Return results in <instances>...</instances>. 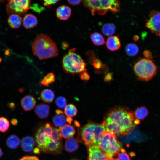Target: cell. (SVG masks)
<instances>
[{"instance_id": "obj_17", "label": "cell", "mask_w": 160, "mask_h": 160, "mask_svg": "<svg viewBox=\"0 0 160 160\" xmlns=\"http://www.w3.org/2000/svg\"><path fill=\"white\" fill-rule=\"evenodd\" d=\"M71 14V10L68 6L63 5L58 7L56 11L57 17L61 20H67Z\"/></svg>"}, {"instance_id": "obj_20", "label": "cell", "mask_w": 160, "mask_h": 160, "mask_svg": "<svg viewBox=\"0 0 160 160\" xmlns=\"http://www.w3.org/2000/svg\"><path fill=\"white\" fill-rule=\"evenodd\" d=\"M20 143L19 138L16 135L12 134L9 136L7 139L6 143L9 148L15 149L19 145Z\"/></svg>"}, {"instance_id": "obj_4", "label": "cell", "mask_w": 160, "mask_h": 160, "mask_svg": "<svg viewBox=\"0 0 160 160\" xmlns=\"http://www.w3.org/2000/svg\"><path fill=\"white\" fill-rule=\"evenodd\" d=\"M105 130L102 124L89 123L81 129V139L85 144L89 147L98 146Z\"/></svg>"}, {"instance_id": "obj_30", "label": "cell", "mask_w": 160, "mask_h": 160, "mask_svg": "<svg viewBox=\"0 0 160 160\" xmlns=\"http://www.w3.org/2000/svg\"><path fill=\"white\" fill-rule=\"evenodd\" d=\"M55 81V76L52 73L47 74L40 82V84L43 86H48Z\"/></svg>"}, {"instance_id": "obj_35", "label": "cell", "mask_w": 160, "mask_h": 160, "mask_svg": "<svg viewBox=\"0 0 160 160\" xmlns=\"http://www.w3.org/2000/svg\"><path fill=\"white\" fill-rule=\"evenodd\" d=\"M19 160H39V159L35 156H26L22 157Z\"/></svg>"}, {"instance_id": "obj_33", "label": "cell", "mask_w": 160, "mask_h": 160, "mask_svg": "<svg viewBox=\"0 0 160 160\" xmlns=\"http://www.w3.org/2000/svg\"><path fill=\"white\" fill-rule=\"evenodd\" d=\"M117 155L118 157L116 159V160H131L125 150L124 148H121V149Z\"/></svg>"}, {"instance_id": "obj_14", "label": "cell", "mask_w": 160, "mask_h": 160, "mask_svg": "<svg viewBox=\"0 0 160 160\" xmlns=\"http://www.w3.org/2000/svg\"><path fill=\"white\" fill-rule=\"evenodd\" d=\"M21 144V148L24 151L29 152L33 150L35 145V142L32 137L27 136L22 138Z\"/></svg>"}, {"instance_id": "obj_10", "label": "cell", "mask_w": 160, "mask_h": 160, "mask_svg": "<svg viewBox=\"0 0 160 160\" xmlns=\"http://www.w3.org/2000/svg\"><path fill=\"white\" fill-rule=\"evenodd\" d=\"M146 23V27L152 33L159 36L160 32V11H152Z\"/></svg>"}, {"instance_id": "obj_37", "label": "cell", "mask_w": 160, "mask_h": 160, "mask_svg": "<svg viewBox=\"0 0 160 160\" xmlns=\"http://www.w3.org/2000/svg\"><path fill=\"white\" fill-rule=\"evenodd\" d=\"M143 54L145 57L147 59L151 60L152 58V53L149 50H145L143 52Z\"/></svg>"}, {"instance_id": "obj_5", "label": "cell", "mask_w": 160, "mask_h": 160, "mask_svg": "<svg viewBox=\"0 0 160 160\" xmlns=\"http://www.w3.org/2000/svg\"><path fill=\"white\" fill-rule=\"evenodd\" d=\"M76 49H70L63 57L62 65L67 73L72 74L87 71L86 64L81 56L75 52Z\"/></svg>"}, {"instance_id": "obj_49", "label": "cell", "mask_w": 160, "mask_h": 160, "mask_svg": "<svg viewBox=\"0 0 160 160\" xmlns=\"http://www.w3.org/2000/svg\"><path fill=\"white\" fill-rule=\"evenodd\" d=\"M159 36H160V33H159Z\"/></svg>"}, {"instance_id": "obj_31", "label": "cell", "mask_w": 160, "mask_h": 160, "mask_svg": "<svg viewBox=\"0 0 160 160\" xmlns=\"http://www.w3.org/2000/svg\"><path fill=\"white\" fill-rule=\"evenodd\" d=\"M9 127L10 123L8 119L4 117H0V132L5 133Z\"/></svg>"}, {"instance_id": "obj_8", "label": "cell", "mask_w": 160, "mask_h": 160, "mask_svg": "<svg viewBox=\"0 0 160 160\" xmlns=\"http://www.w3.org/2000/svg\"><path fill=\"white\" fill-rule=\"evenodd\" d=\"M157 69V66L151 60L143 58L138 61L134 65V72L139 79L148 81L156 75Z\"/></svg>"}, {"instance_id": "obj_29", "label": "cell", "mask_w": 160, "mask_h": 160, "mask_svg": "<svg viewBox=\"0 0 160 160\" xmlns=\"http://www.w3.org/2000/svg\"><path fill=\"white\" fill-rule=\"evenodd\" d=\"M64 112L67 117H72L76 116L77 113V109L73 104L67 105L64 108Z\"/></svg>"}, {"instance_id": "obj_16", "label": "cell", "mask_w": 160, "mask_h": 160, "mask_svg": "<svg viewBox=\"0 0 160 160\" xmlns=\"http://www.w3.org/2000/svg\"><path fill=\"white\" fill-rule=\"evenodd\" d=\"M61 137L65 139L72 137L75 134L74 128L70 124H65L58 129Z\"/></svg>"}, {"instance_id": "obj_44", "label": "cell", "mask_w": 160, "mask_h": 160, "mask_svg": "<svg viewBox=\"0 0 160 160\" xmlns=\"http://www.w3.org/2000/svg\"><path fill=\"white\" fill-rule=\"evenodd\" d=\"M40 151V150L38 148H35L33 150V152L34 153H36H36L38 154L39 153Z\"/></svg>"}, {"instance_id": "obj_34", "label": "cell", "mask_w": 160, "mask_h": 160, "mask_svg": "<svg viewBox=\"0 0 160 160\" xmlns=\"http://www.w3.org/2000/svg\"><path fill=\"white\" fill-rule=\"evenodd\" d=\"M90 77V76L86 71L81 73L80 78L83 80L87 81L89 79Z\"/></svg>"}, {"instance_id": "obj_3", "label": "cell", "mask_w": 160, "mask_h": 160, "mask_svg": "<svg viewBox=\"0 0 160 160\" xmlns=\"http://www.w3.org/2000/svg\"><path fill=\"white\" fill-rule=\"evenodd\" d=\"M32 50L34 55L41 60L56 57L58 55L56 43L49 36L43 33L36 37Z\"/></svg>"}, {"instance_id": "obj_11", "label": "cell", "mask_w": 160, "mask_h": 160, "mask_svg": "<svg viewBox=\"0 0 160 160\" xmlns=\"http://www.w3.org/2000/svg\"><path fill=\"white\" fill-rule=\"evenodd\" d=\"M88 160H108L99 146L89 147Z\"/></svg>"}, {"instance_id": "obj_23", "label": "cell", "mask_w": 160, "mask_h": 160, "mask_svg": "<svg viewBox=\"0 0 160 160\" xmlns=\"http://www.w3.org/2000/svg\"><path fill=\"white\" fill-rule=\"evenodd\" d=\"M87 55L90 59L92 65L96 69H100L105 66L98 58L95 57L94 54L91 51L88 52Z\"/></svg>"}, {"instance_id": "obj_38", "label": "cell", "mask_w": 160, "mask_h": 160, "mask_svg": "<svg viewBox=\"0 0 160 160\" xmlns=\"http://www.w3.org/2000/svg\"><path fill=\"white\" fill-rule=\"evenodd\" d=\"M68 2L72 5H77L79 4L82 0H67Z\"/></svg>"}, {"instance_id": "obj_41", "label": "cell", "mask_w": 160, "mask_h": 160, "mask_svg": "<svg viewBox=\"0 0 160 160\" xmlns=\"http://www.w3.org/2000/svg\"><path fill=\"white\" fill-rule=\"evenodd\" d=\"M11 124L13 126H16L18 124V121L17 119L13 118L11 121Z\"/></svg>"}, {"instance_id": "obj_12", "label": "cell", "mask_w": 160, "mask_h": 160, "mask_svg": "<svg viewBox=\"0 0 160 160\" xmlns=\"http://www.w3.org/2000/svg\"><path fill=\"white\" fill-rule=\"evenodd\" d=\"M36 100L33 96L27 95L23 97L21 100V105L23 109L25 111H30L35 106Z\"/></svg>"}, {"instance_id": "obj_36", "label": "cell", "mask_w": 160, "mask_h": 160, "mask_svg": "<svg viewBox=\"0 0 160 160\" xmlns=\"http://www.w3.org/2000/svg\"><path fill=\"white\" fill-rule=\"evenodd\" d=\"M60 0H44V5L47 6H49L50 5L55 4L57 2Z\"/></svg>"}, {"instance_id": "obj_6", "label": "cell", "mask_w": 160, "mask_h": 160, "mask_svg": "<svg viewBox=\"0 0 160 160\" xmlns=\"http://www.w3.org/2000/svg\"><path fill=\"white\" fill-rule=\"evenodd\" d=\"M116 136L105 130L100 141L98 146L108 159L117 155L122 148L121 144L117 140Z\"/></svg>"}, {"instance_id": "obj_25", "label": "cell", "mask_w": 160, "mask_h": 160, "mask_svg": "<svg viewBox=\"0 0 160 160\" xmlns=\"http://www.w3.org/2000/svg\"><path fill=\"white\" fill-rule=\"evenodd\" d=\"M52 122L55 127L60 128L65 125L67 122L66 118L63 113L56 114L53 117Z\"/></svg>"}, {"instance_id": "obj_15", "label": "cell", "mask_w": 160, "mask_h": 160, "mask_svg": "<svg viewBox=\"0 0 160 160\" xmlns=\"http://www.w3.org/2000/svg\"><path fill=\"white\" fill-rule=\"evenodd\" d=\"M106 45L107 48L111 51H115L119 49L121 44L118 36H112L108 37L107 40Z\"/></svg>"}, {"instance_id": "obj_46", "label": "cell", "mask_w": 160, "mask_h": 160, "mask_svg": "<svg viewBox=\"0 0 160 160\" xmlns=\"http://www.w3.org/2000/svg\"><path fill=\"white\" fill-rule=\"evenodd\" d=\"M139 39V37L137 35H135L133 37V40L135 41H137Z\"/></svg>"}, {"instance_id": "obj_42", "label": "cell", "mask_w": 160, "mask_h": 160, "mask_svg": "<svg viewBox=\"0 0 160 160\" xmlns=\"http://www.w3.org/2000/svg\"><path fill=\"white\" fill-rule=\"evenodd\" d=\"M67 122L71 124L73 121V119L71 117H67L66 118Z\"/></svg>"}, {"instance_id": "obj_9", "label": "cell", "mask_w": 160, "mask_h": 160, "mask_svg": "<svg viewBox=\"0 0 160 160\" xmlns=\"http://www.w3.org/2000/svg\"><path fill=\"white\" fill-rule=\"evenodd\" d=\"M7 0L9 1L6 7L9 15L16 14L23 15L30 8L31 0Z\"/></svg>"}, {"instance_id": "obj_7", "label": "cell", "mask_w": 160, "mask_h": 160, "mask_svg": "<svg viewBox=\"0 0 160 160\" xmlns=\"http://www.w3.org/2000/svg\"><path fill=\"white\" fill-rule=\"evenodd\" d=\"M84 5L88 8L93 15L95 12L100 15L105 14L108 10L113 12L119 9L118 0H83Z\"/></svg>"}, {"instance_id": "obj_26", "label": "cell", "mask_w": 160, "mask_h": 160, "mask_svg": "<svg viewBox=\"0 0 160 160\" xmlns=\"http://www.w3.org/2000/svg\"><path fill=\"white\" fill-rule=\"evenodd\" d=\"M90 36L91 40L96 46L102 45L105 43L104 38L100 33L95 32L91 34Z\"/></svg>"}, {"instance_id": "obj_2", "label": "cell", "mask_w": 160, "mask_h": 160, "mask_svg": "<svg viewBox=\"0 0 160 160\" xmlns=\"http://www.w3.org/2000/svg\"><path fill=\"white\" fill-rule=\"evenodd\" d=\"M104 120L110 121L121 130L126 135L134 129L135 125L140 123L133 113L125 108L114 109L107 115Z\"/></svg>"}, {"instance_id": "obj_1", "label": "cell", "mask_w": 160, "mask_h": 160, "mask_svg": "<svg viewBox=\"0 0 160 160\" xmlns=\"http://www.w3.org/2000/svg\"><path fill=\"white\" fill-rule=\"evenodd\" d=\"M38 148L42 152L53 154L61 152L63 143L58 129L49 123L40 127L35 135Z\"/></svg>"}, {"instance_id": "obj_40", "label": "cell", "mask_w": 160, "mask_h": 160, "mask_svg": "<svg viewBox=\"0 0 160 160\" xmlns=\"http://www.w3.org/2000/svg\"><path fill=\"white\" fill-rule=\"evenodd\" d=\"M9 107L13 111L14 110L16 107V106L15 103L13 102H11L8 104Z\"/></svg>"}, {"instance_id": "obj_43", "label": "cell", "mask_w": 160, "mask_h": 160, "mask_svg": "<svg viewBox=\"0 0 160 160\" xmlns=\"http://www.w3.org/2000/svg\"><path fill=\"white\" fill-rule=\"evenodd\" d=\"M55 112L56 114L58 115L63 113V112L61 110L58 109L55 111Z\"/></svg>"}, {"instance_id": "obj_21", "label": "cell", "mask_w": 160, "mask_h": 160, "mask_svg": "<svg viewBox=\"0 0 160 160\" xmlns=\"http://www.w3.org/2000/svg\"><path fill=\"white\" fill-rule=\"evenodd\" d=\"M79 144L77 140L73 137L68 139L65 144V148L69 152H72L76 150L78 148Z\"/></svg>"}, {"instance_id": "obj_47", "label": "cell", "mask_w": 160, "mask_h": 160, "mask_svg": "<svg viewBox=\"0 0 160 160\" xmlns=\"http://www.w3.org/2000/svg\"><path fill=\"white\" fill-rule=\"evenodd\" d=\"M3 155V152L2 150V149H1V148H0V158Z\"/></svg>"}, {"instance_id": "obj_48", "label": "cell", "mask_w": 160, "mask_h": 160, "mask_svg": "<svg viewBox=\"0 0 160 160\" xmlns=\"http://www.w3.org/2000/svg\"><path fill=\"white\" fill-rule=\"evenodd\" d=\"M108 160H116V159H113V158H112L109 159H108Z\"/></svg>"}, {"instance_id": "obj_28", "label": "cell", "mask_w": 160, "mask_h": 160, "mask_svg": "<svg viewBox=\"0 0 160 160\" xmlns=\"http://www.w3.org/2000/svg\"><path fill=\"white\" fill-rule=\"evenodd\" d=\"M148 112L147 108L144 106L137 108L135 111V116L138 120H143L148 115Z\"/></svg>"}, {"instance_id": "obj_39", "label": "cell", "mask_w": 160, "mask_h": 160, "mask_svg": "<svg viewBox=\"0 0 160 160\" xmlns=\"http://www.w3.org/2000/svg\"><path fill=\"white\" fill-rule=\"evenodd\" d=\"M112 73H108L105 76L104 80L106 81H108L111 80L112 78Z\"/></svg>"}, {"instance_id": "obj_19", "label": "cell", "mask_w": 160, "mask_h": 160, "mask_svg": "<svg viewBox=\"0 0 160 160\" xmlns=\"http://www.w3.org/2000/svg\"><path fill=\"white\" fill-rule=\"evenodd\" d=\"M22 19L20 15L16 14H11L8 19L9 26L13 28H17L21 25Z\"/></svg>"}, {"instance_id": "obj_24", "label": "cell", "mask_w": 160, "mask_h": 160, "mask_svg": "<svg viewBox=\"0 0 160 160\" xmlns=\"http://www.w3.org/2000/svg\"><path fill=\"white\" fill-rule=\"evenodd\" d=\"M102 31L103 33L106 36H112L116 31L115 25L111 23H106L102 26Z\"/></svg>"}, {"instance_id": "obj_13", "label": "cell", "mask_w": 160, "mask_h": 160, "mask_svg": "<svg viewBox=\"0 0 160 160\" xmlns=\"http://www.w3.org/2000/svg\"><path fill=\"white\" fill-rule=\"evenodd\" d=\"M36 115L40 119H44L47 118L50 112L49 106L44 103L38 105L34 110Z\"/></svg>"}, {"instance_id": "obj_18", "label": "cell", "mask_w": 160, "mask_h": 160, "mask_svg": "<svg viewBox=\"0 0 160 160\" xmlns=\"http://www.w3.org/2000/svg\"><path fill=\"white\" fill-rule=\"evenodd\" d=\"M23 25L26 29H31L36 25L38 20L34 15L29 14L26 15L23 19Z\"/></svg>"}, {"instance_id": "obj_27", "label": "cell", "mask_w": 160, "mask_h": 160, "mask_svg": "<svg viewBox=\"0 0 160 160\" xmlns=\"http://www.w3.org/2000/svg\"><path fill=\"white\" fill-rule=\"evenodd\" d=\"M125 50L126 54L130 56H135L137 54L139 50L137 46L134 43H130L127 44Z\"/></svg>"}, {"instance_id": "obj_22", "label": "cell", "mask_w": 160, "mask_h": 160, "mask_svg": "<svg viewBox=\"0 0 160 160\" xmlns=\"http://www.w3.org/2000/svg\"><path fill=\"white\" fill-rule=\"evenodd\" d=\"M41 100L47 103H51L54 100L55 94L52 91L49 89L43 90L40 95Z\"/></svg>"}, {"instance_id": "obj_45", "label": "cell", "mask_w": 160, "mask_h": 160, "mask_svg": "<svg viewBox=\"0 0 160 160\" xmlns=\"http://www.w3.org/2000/svg\"><path fill=\"white\" fill-rule=\"evenodd\" d=\"M74 125L77 127H79L80 126L79 123L76 120L74 121Z\"/></svg>"}, {"instance_id": "obj_32", "label": "cell", "mask_w": 160, "mask_h": 160, "mask_svg": "<svg viewBox=\"0 0 160 160\" xmlns=\"http://www.w3.org/2000/svg\"><path fill=\"white\" fill-rule=\"evenodd\" d=\"M67 101L66 98L63 96H59L55 100L56 105L59 108H65L67 105Z\"/></svg>"}]
</instances>
